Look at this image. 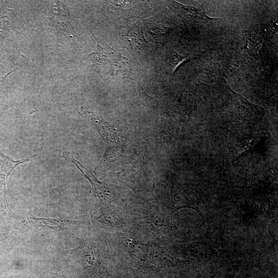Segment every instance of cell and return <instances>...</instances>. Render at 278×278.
Returning a JSON list of instances; mask_svg holds the SVG:
<instances>
[{"mask_svg":"<svg viewBox=\"0 0 278 278\" xmlns=\"http://www.w3.org/2000/svg\"><path fill=\"white\" fill-rule=\"evenodd\" d=\"M145 21H146L145 23V28L155 38L168 34L172 31V29L165 27L156 20H146Z\"/></svg>","mask_w":278,"mask_h":278,"instance_id":"cell-4","label":"cell"},{"mask_svg":"<svg viewBox=\"0 0 278 278\" xmlns=\"http://www.w3.org/2000/svg\"><path fill=\"white\" fill-rule=\"evenodd\" d=\"M178 4L181 6L183 13L188 16L198 18L205 20L214 19V18H212L208 16L204 13V12L201 9L196 8L194 7L184 6L179 4Z\"/></svg>","mask_w":278,"mask_h":278,"instance_id":"cell-5","label":"cell"},{"mask_svg":"<svg viewBox=\"0 0 278 278\" xmlns=\"http://www.w3.org/2000/svg\"><path fill=\"white\" fill-rule=\"evenodd\" d=\"M50 278H68V277L61 273H54Z\"/></svg>","mask_w":278,"mask_h":278,"instance_id":"cell-9","label":"cell"},{"mask_svg":"<svg viewBox=\"0 0 278 278\" xmlns=\"http://www.w3.org/2000/svg\"><path fill=\"white\" fill-rule=\"evenodd\" d=\"M92 40L95 44L96 52L97 53L105 56L106 55H111L114 53L113 48L108 44H107L103 39L94 37Z\"/></svg>","mask_w":278,"mask_h":278,"instance_id":"cell-6","label":"cell"},{"mask_svg":"<svg viewBox=\"0 0 278 278\" xmlns=\"http://www.w3.org/2000/svg\"><path fill=\"white\" fill-rule=\"evenodd\" d=\"M114 69L117 71H124L129 68L130 64L128 63V59L123 56L117 57L113 61Z\"/></svg>","mask_w":278,"mask_h":278,"instance_id":"cell-8","label":"cell"},{"mask_svg":"<svg viewBox=\"0 0 278 278\" xmlns=\"http://www.w3.org/2000/svg\"><path fill=\"white\" fill-rule=\"evenodd\" d=\"M188 58V56L180 55L174 52L168 56L167 60L169 66L174 72L180 64L187 59Z\"/></svg>","mask_w":278,"mask_h":278,"instance_id":"cell-7","label":"cell"},{"mask_svg":"<svg viewBox=\"0 0 278 278\" xmlns=\"http://www.w3.org/2000/svg\"><path fill=\"white\" fill-rule=\"evenodd\" d=\"M127 39L130 46L137 50H142L146 43L142 31L137 27H134L128 32Z\"/></svg>","mask_w":278,"mask_h":278,"instance_id":"cell-3","label":"cell"},{"mask_svg":"<svg viewBox=\"0 0 278 278\" xmlns=\"http://www.w3.org/2000/svg\"><path fill=\"white\" fill-rule=\"evenodd\" d=\"M29 222L32 225L40 230L58 231L65 230L74 222L54 219L37 218L29 217Z\"/></svg>","mask_w":278,"mask_h":278,"instance_id":"cell-2","label":"cell"},{"mask_svg":"<svg viewBox=\"0 0 278 278\" xmlns=\"http://www.w3.org/2000/svg\"><path fill=\"white\" fill-rule=\"evenodd\" d=\"M80 111L81 115L89 120L106 142L113 143L118 141V135L113 126L86 108L82 107Z\"/></svg>","mask_w":278,"mask_h":278,"instance_id":"cell-1","label":"cell"}]
</instances>
